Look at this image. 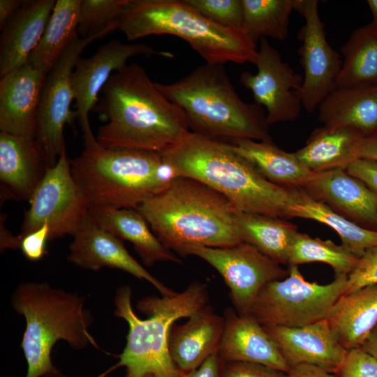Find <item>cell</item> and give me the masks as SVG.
<instances>
[{"instance_id": "6da1fadb", "label": "cell", "mask_w": 377, "mask_h": 377, "mask_svg": "<svg viewBox=\"0 0 377 377\" xmlns=\"http://www.w3.org/2000/svg\"><path fill=\"white\" fill-rule=\"evenodd\" d=\"M101 92L94 110L105 121L96 136L103 147L161 153L190 131L184 111L138 64L112 73Z\"/></svg>"}, {"instance_id": "7a4b0ae2", "label": "cell", "mask_w": 377, "mask_h": 377, "mask_svg": "<svg viewBox=\"0 0 377 377\" xmlns=\"http://www.w3.org/2000/svg\"><path fill=\"white\" fill-rule=\"evenodd\" d=\"M136 209L161 243L181 256L190 246L221 248L243 242L236 229L234 206L190 177L176 178Z\"/></svg>"}, {"instance_id": "3957f363", "label": "cell", "mask_w": 377, "mask_h": 377, "mask_svg": "<svg viewBox=\"0 0 377 377\" xmlns=\"http://www.w3.org/2000/svg\"><path fill=\"white\" fill-rule=\"evenodd\" d=\"M160 154L180 177L209 186L237 211L286 219L289 188L265 179L231 144L190 131Z\"/></svg>"}, {"instance_id": "277c9868", "label": "cell", "mask_w": 377, "mask_h": 377, "mask_svg": "<svg viewBox=\"0 0 377 377\" xmlns=\"http://www.w3.org/2000/svg\"><path fill=\"white\" fill-rule=\"evenodd\" d=\"M83 139L84 148L70 165L89 207L136 209L180 177L160 153L105 148L91 131L84 133Z\"/></svg>"}, {"instance_id": "5b68a950", "label": "cell", "mask_w": 377, "mask_h": 377, "mask_svg": "<svg viewBox=\"0 0 377 377\" xmlns=\"http://www.w3.org/2000/svg\"><path fill=\"white\" fill-rule=\"evenodd\" d=\"M155 85L184 111L193 133L230 144L272 142L262 106L240 98L223 64L205 63L172 83Z\"/></svg>"}, {"instance_id": "8992f818", "label": "cell", "mask_w": 377, "mask_h": 377, "mask_svg": "<svg viewBox=\"0 0 377 377\" xmlns=\"http://www.w3.org/2000/svg\"><path fill=\"white\" fill-rule=\"evenodd\" d=\"M131 297L132 290L128 286L120 287L115 293L114 314L128 325L126 343L119 355V362L99 377L119 367L126 368V377H180L182 372L169 353L170 330L176 320L188 318L207 304L206 286L194 282L181 293L143 298L137 307L148 316L146 319H140L135 313Z\"/></svg>"}, {"instance_id": "52a82bcc", "label": "cell", "mask_w": 377, "mask_h": 377, "mask_svg": "<svg viewBox=\"0 0 377 377\" xmlns=\"http://www.w3.org/2000/svg\"><path fill=\"white\" fill-rule=\"evenodd\" d=\"M118 29L130 41L152 35L177 36L209 64H254L256 59V44L243 31L213 22L186 0H130Z\"/></svg>"}, {"instance_id": "ba28073f", "label": "cell", "mask_w": 377, "mask_h": 377, "mask_svg": "<svg viewBox=\"0 0 377 377\" xmlns=\"http://www.w3.org/2000/svg\"><path fill=\"white\" fill-rule=\"evenodd\" d=\"M84 302V297L46 283L26 282L17 286L11 304L26 320L21 343L28 364L26 377H40L57 369L51 351L58 341H66L79 350L89 344L97 347L89 332L93 317Z\"/></svg>"}, {"instance_id": "9c48e42d", "label": "cell", "mask_w": 377, "mask_h": 377, "mask_svg": "<svg viewBox=\"0 0 377 377\" xmlns=\"http://www.w3.org/2000/svg\"><path fill=\"white\" fill-rule=\"evenodd\" d=\"M348 275L335 274L327 284L306 281L297 265H289L284 279L267 283L252 304L249 316L263 326L303 327L326 319L343 295Z\"/></svg>"}, {"instance_id": "30bf717a", "label": "cell", "mask_w": 377, "mask_h": 377, "mask_svg": "<svg viewBox=\"0 0 377 377\" xmlns=\"http://www.w3.org/2000/svg\"><path fill=\"white\" fill-rule=\"evenodd\" d=\"M115 29L118 27L113 26L88 37L76 36L46 75L37 112L35 138L44 149L50 168L66 149V124H72L77 117L76 111L71 109L74 99L71 78L77 61L89 44Z\"/></svg>"}, {"instance_id": "8fae6325", "label": "cell", "mask_w": 377, "mask_h": 377, "mask_svg": "<svg viewBox=\"0 0 377 377\" xmlns=\"http://www.w3.org/2000/svg\"><path fill=\"white\" fill-rule=\"evenodd\" d=\"M29 202L20 238L45 223L50 228V240L74 235L89 213V204L73 177L66 149L49 168Z\"/></svg>"}, {"instance_id": "7c38bea8", "label": "cell", "mask_w": 377, "mask_h": 377, "mask_svg": "<svg viewBox=\"0 0 377 377\" xmlns=\"http://www.w3.org/2000/svg\"><path fill=\"white\" fill-rule=\"evenodd\" d=\"M189 255L200 258L217 270L230 290L229 296L237 313L241 316L249 314L267 283L288 275V269L246 242L221 248L190 246L184 256Z\"/></svg>"}, {"instance_id": "4fadbf2b", "label": "cell", "mask_w": 377, "mask_h": 377, "mask_svg": "<svg viewBox=\"0 0 377 377\" xmlns=\"http://www.w3.org/2000/svg\"><path fill=\"white\" fill-rule=\"evenodd\" d=\"M254 65L257 73L244 71L239 81L252 92L255 103L266 108L269 126L297 119L303 108V77L282 60L267 38L260 40Z\"/></svg>"}, {"instance_id": "5bb4252c", "label": "cell", "mask_w": 377, "mask_h": 377, "mask_svg": "<svg viewBox=\"0 0 377 377\" xmlns=\"http://www.w3.org/2000/svg\"><path fill=\"white\" fill-rule=\"evenodd\" d=\"M295 10L304 19L297 38L303 68V108L313 112L337 86L342 59L328 43L318 12V1L296 0Z\"/></svg>"}, {"instance_id": "9a60e30c", "label": "cell", "mask_w": 377, "mask_h": 377, "mask_svg": "<svg viewBox=\"0 0 377 377\" xmlns=\"http://www.w3.org/2000/svg\"><path fill=\"white\" fill-rule=\"evenodd\" d=\"M138 55L173 57L170 52H158L144 43H124L112 39L101 45L91 57L78 59L71 84L77 118L83 133L91 131L89 112L94 109L98 94L111 75L124 68L128 59Z\"/></svg>"}, {"instance_id": "2e32d148", "label": "cell", "mask_w": 377, "mask_h": 377, "mask_svg": "<svg viewBox=\"0 0 377 377\" xmlns=\"http://www.w3.org/2000/svg\"><path fill=\"white\" fill-rule=\"evenodd\" d=\"M73 237L67 260L76 266L93 271L121 269L149 282L162 295L176 293L152 276L128 253L123 240L100 227L89 213Z\"/></svg>"}, {"instance_id": "e0dca14e", "label": "cell", "mask_w": 377, "mask_h": 377, "mask_svg": "<svg viewBox=\"0 0 377 377\" xmlns=\"http://www.w3.org/2000/svg\"><path fill=\"white\" fill-rule=\"evenodd\" d=\"M263 327L290 368L310 364L336 374L346 359L348 350L326 319L303 327Z\"/></svg>"}, {"instance_id": "ac0fdd59", "label": "cell", "mask_w": 377, "mask_h": 377, "mask_svg": "<svg viewBox=\"0 0 377 377\" xmlns=\"http://www.w3.org/2000/svg\"><path fill=\"white\" fill-rule=\"evenodd\" d=\"M299 188L350 221L377 228L376 196L346 170L311 172Z\"/></svg>"}, {"instance_id": "d6986e66", "label": "cell", "mask_w": 377, "mask_h": 377, "mask_svg": "<svg viewBox=\"0 0 377 377\" xmlns=\"http://www.w3.org/2000/svg\"><path fill=\"white\" fill-rule=\"evenodd\" d=\"M50 168L36 138L0 131L1 200L29 201Z\"/></svg>"}, {"instance_id": "ffe728a7", "label": "cell", "mask_w": 377, "mask_h": 377, "mask_svg": "<svg viewBox=\"0 0 377 377\" xmlns=\"http://www.w3.org/2000/svg\"><path fill=\"white\" fill-rule=\"evenodd\" d=\"M47 74L27 63L1 77V131L35 138L37 112Z\"/></svg>"}, {"instance_id": "44dd1931", "label": "cell", "mask_w": 377, "mask_h": 377, "mask_svg": "<svg viewBox=\"0 0 377 377\" xmlns=\"http://www.w3.org/2000/svg\"><path fill=\"white\" fill-rule=\"evenodd\" d=\"M224 330L217 354L222 362L259 364L283 373L290 367L263 325L251 316L233 309L224 312Z\"/></svg>"}, {"instance_id": "7402d4cb", "label": "cell", "mask_w": 377, "mask_h": 377, "mask_svg": "<svg viewBox=\"0 0 377 377\" xmlns=\"http://www.w3.org/2000/svg\"><path fill=\"white\" fill-rule=\"evenodd\" d=\"M225 320L206 304L195 311L182 325H172L168 340L169 353L182 374L198 368L217 353Z\"/></svg>"}, {"instance_id": "603a6c76", "label": "cell", "mask_w": 377, "mask_h": 377, "mask_svg": "<svg viewBox=\"0 0 377 377\" xmlns=\"http://www.w3.org/2000/svg\"><path fill=\"white\" fill-rule=\"evenodd\" d=\"M55 0L23 1L1 29L0 76L28 63L45 31Z\"/></svg>"}, {"instance_id": "cb8c5ba5", "label": "cell", "mask_w": 377, "mask_h": 377, "mask_svg": "<svg viewBox=\"0 0 377 377\" xmlns=\"http://www.w3.org/2000/svg\"><path fill=\"white\" fill-rule=\"evenodd\" d=\"M89 213L103 229L131 242L145 265L158 262L182 263L180 258L161 243L136 209L90 206Z\"/></svg>"}, {"instance_id": "d4e9b609", "label": "cell", "mask_w": 377, "mask_h": 377, "mask_svg": "<svg viewBox=\"0 0 377 377\" xmlns=\"http://www.w3.org/2000/svg\"><path fill=\"white\" fill-rule=\"evenodd\" d=\"M323 126L377 132V84L334 88L318 107Z\"/></svg>"}, {"instance_id": "484cf974", "label": "cell", "mask_w": 377, "mask_h": 377, "mask_svg": "<svg viewBox=\"0 0 377 377\" xmlns=\"http://www.w3.org/2000/svg\"><path fill=\"white\" fill-rule=\"evenodd\" d=\"M326 320L345 349L360 347L377 325V284L342 295Z\"/></svg>"}, {"instance_id": "4316f807", "label": "cell", "mask_w": 377, "mask_h": 377, "mask_svg": "<svg viewBox=\"0 0 377 377\" xmlns=\"http://www.w3.org/2000/svg\"><path fill=\"white\" fill-rule=\"evenodd\" d=\"M364 135L346 127L316 128L295 154L312 172L344 169L359 158Z\"/></svg>"}, {"instance_id": "83f0119b", "label": "cell", "mask_w": 377, "mask_h": 377, "mask_svg": "<svg viewBox=\"0 0 377 377\" xmlns=\"http://www.w3.org/2000/svg\"><path fill=\"white\" fill-rule=\"evenodd\" d=\"M286 218L314 220L330 227L340 237L341 245L357 258L368 249L377 246V230L350 221L300 188H289Z\"/></svg>"}, {"instance_id": "f1b7e54d", "label": "cell", "mask_w": 377, "mask_h": 377, "mask_svg": "<svg viewBox=\"0 0 377 377\" xmlns=\"http://www.w3.org/2000/svg\"><path fill=\"white\" fill-rule=\"evenodd\" d=\"M231 145L265 179L281 187L299 188L312 172L295 153L287 152L273 142L244 139Z\"/></svg>"}, {"instance_id": "f546056e", "label": "cell", "mask_w": 377, "mask_h": 377, "mask_svg": "<svg viewBox=\"0 0 377 377\" xmlns=\"http://www.w3.org/2000/svg\"><path fill=\"white\" fill-rule=\"evenodd\" d=\"M235 223L243 242L250 244L281 265H288L297 228L286 219L236 211Z\"/></svg>"}, {"instance_id": "4dcf8cb0", "label": "cell", "mask_w": 377, "mask_h": 377, "mask_svg": "<svg viewBox=\"0 0 377 377\" xmlns=\"http://www.w3.org/2000/svg\"><path fill=\"white\" fill-rule=\"evenodd\" d=\"M81 0H57L28 63L47 73L77 36Z\"/></svg>"}, {"instance_id": "1f68e13d", "label": "cell", "mask_w": 377, "mask_h": 377, "mask_svg": "<svg viewBox=\"0 0 377 377\" xmlns=\"http://www.w3.org/2000/svg\"><path fill=\"white\" fill-rule=\"evenodd\" d=\"M341 52L336 87L377 84V31L371 23L353 31Z\"/></svg>"}, {"instance_id": "d6a6232c", "label": "cell", "mask_w": 377, "mask_h": 377, "mask_svg": "<svg viewBox=\"0 0 377 377\" xmlns=\"http://www.w3.org/2000/svg\"><path fill=\"white\" fill-rule=\"evenodd\" d=\"M296 0H242V31L256 44L262 38L284 40Z\"/></svg>"}, {"instance_id": "836d02e7", "label": "cell", "mask_w": 377, "mask_h": 377, "mask_svg": "<svg viewBox=\"0 0 377 377\" xmlns=\"http://www.w3.org/2000/svg\"><path fill=\"white\" fill-rule=\"evenodd\" d=\"M358 259L343 245L298 232L290 251L288 265L323 263L331 266L335 274L348 275Z\"/></svg>"}, {"instance_id": "e575fe53", "label": "cell", "mask_w": 377, "mask_h": 377, "mask_svg": "<svg viewBox=\"0 0 377 377\" xmlns=\"http://www.w3.org/2000/svg\"><path fill=\"white\" fill-rule=\"evenodd\" d=\"M130 0H81L77 31L82 38L117 26Z\"/></svg>"}, {"instance_id": "d590c367", "label": "cell", "mask_w": 377, "mask_h": 377, "mask_svg": "<svg viewBox=\"0 0 377 377\" xmlns=\"http://www.w3.org/2000/svg\"><path fill=\"white\" fill-rule=\"evenodd\" d=\"M202 15L225 28L242 31V0H186Z\"/></svg>"}, {"instance_id": "8d00e7d4", "label": "cell", "mask_w": 377, "mask_h": 377, "mask_svg": "<svg viewBox=\"0 0 377 377\" xmlns=\"http://www.w3.org/2000/svg\"><path fill=\"white\" fill-rule=\"evenodd\" d=\"M377 284V246L365 251L348 275L343 295L366 286Z\"/></svg>"}, {"instance_id": "74e56055", "label": "cell", "mask_w": 377, "mask_h": 377, "mask_svg": "<svg viewBox=\"0 0 377 377\" xmlns=\"http://www.w3.org/2000/svg\"><path fill=\"white\" fill-rule=\"evenodd\" d=\"M337 377H377V360L361 347L348 350Z\"/></svg>"}, {"instance_id": "f35d334b", "label": "cell", "mask_w": 377, "mask_h": 377, "mask_svg": "<svg viewBox=\"0 0 377 377\" xmlns=\"http://www.w3.org/2000/svg\"><path fill=\"white\" fill-rule=\"evenodd\" d=\"M20 239V249L24 256L31 261H38L47 253L46 245L50 240V226L45 223Z\"/></svg>"}, {"instance_id": "ab89813d", "label": "cell", "mask_w": 377, "mask_h": 377, "mask_svg": "<svg viewBox=\"0 0 377 377\" xmlns=\"http://www.w3.org/2000/svg\"><path fill=\"white\" fill-rule=\"evenodd\" d=\"M285 373L259 364L222 362L221 377H284Z\"/></svg>"}, {"instance_id": "60d3db41", "label": "cell", "mask_w": 377, "mask_h": 377, "mask_svg": "<svg viewBox=\"0 0 377 377\" xmlns=\"http://www.w3.org/2000/svg\"><path fill=\"white\" fill-rule=\"evenodd\" d=\"M346 170L364 183L377 198V161L358 158L351 163Z\"/></svg>"}, {"instance_id": "b9f144b4", "label": "cell", "mask_w": 377, "mask_h": 377, "mask_svg": "<svg viewBox=\"0 0 377 377\" xmlns=\"http://www.w3.org/2000/svg\"><path fill=\"white\" fill-rule=\"evenodd\" d=\"M222 362L217 353L211 355L198 368L180 377H221Z\"/></svg>"}, {"instance_id": "7bdbcfd3", "label": "cell", "mask_w": 377, "mask_h": 377, "mask_svg": "<svg viewBox=\"0 0 377 377\" xmlns=\"http://www.w3.org/2000/svg\"><path fill=\"white\" fill-rule=\"evenodd\" d=\"M284 377H337L318 367L310 364H300L293 367L285 373Z\"/></svg>"}, {"instance_id": "ee69618b", "label": "cell", "mask_w": 377, "mask_h": 377, "mask_svg": "<svg viewBox=\"0 0 377 377\" xmlns=\"http://www.w3.org/2000/svg\"><path fill=\"white\" fill-rule=\"evenodd\" d=\"M359 158L377 161V132L363 137Z\"/></svg>"}, {"instance_id": "f6af8a7d", "label": "cell", "mask_w": 377, "mask_h": 377, "mask_svg": "<svg viewBox=\"0 0 377 377\" xmlns=\"http://www.w3.org/2000/svg\"><path fill=\"white\" fill-rule=\"evenodd\" d=\"M21 0H0V28L3 27L9 19L21 7Z\"/></svg>"}, {"instance_id": "bcb514c9", "label": "cell", "mask_w": 377, "mask_h": 377, "mask_svg": "<svg viewBox=\"0 0 377 377\" xmlns=\"http://www.w3.org/2000/svg\"><path fill=\"white\" fill-rule=\"evenodd\" d=\"M6 216L4 214L1 215V221H0V232H1V249L4 250L7 248L12 249H20V239L18 236H13L10 232H9L5 226L4 221L5 217Z\"/></svg>"}, {"instance_id": "7dc6e473", "label": "cell", "mask_w": 377, "mask_h": 377, "mask_svg": "<svg viewBox=\"0 0 377 377\" xmlns=\"http://www.w3.org/2000/svg\"><path fill=\"white\" fill-rule=\"evenodd\" d=\"M360 347L377 360V325L371 330Z\"/></svg>"}, {"instance_id": "c3c4849f", "label": "cell", "mask_w": 377, "mask_h": 377, "mask_svg": "<svg viewBox=\"0 0 377 377\" xmlns=\"http://www.w3.org/2000/svg\"><path fill=\"white\" fill-rule=\"evenodd\" d=\"M367 2L369 6L373 17L371 24L377 31V0H368Z\"/></svg>"}, {"instance_id": "681fc988", "label": "cell", "mask_w": 377, "mask_h": 377, "mask_svg": "<svg viewBox=\"0 0 377 377\" xmlns=\"http://www.w3.org/2000/svg\"><path fill=\"white\" fill-rule=\"evenodd\" d=\"M40 377H67V376L63 374L59 370L56 369L55 370L51 372L47 373Z\"/></svg>"}, {"instance_id": "f907efd6", "label": "cell", "mask_w": 377, "mask_h": 377, "mask_svg": "<svg viewBox=\"0 0 377 377\" xmlns=\"http://www.w3.org/2000/svg\"><path fill=\"white\" fill-rule=\"evenodd\" d=\"M142 377H154L152 375H146V376H144Z\"/></svg>"}]
</instances>
